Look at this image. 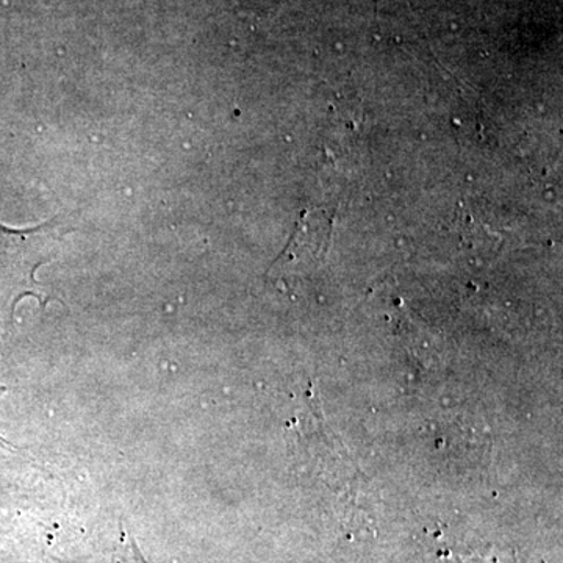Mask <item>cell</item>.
Returning a JSON list of instances; mask_svg holds the SVG:
<instances>
[{"label": "cell", "mask_w": 563, "mask_h": 563, "mask_svg": "<svg viewBox=\"0 0 563 563\" xmlns=\"http://www.w3.org/2000/svg\"><path fill=\"white\" fill-rule=\"evenodd\" d=\"M65 229L60 218L24 231L0 224V310L5 317H13L24 296L46 302L35 273L55 257Z\"/></svg>", "instance_id": "1"}]
</instances>
